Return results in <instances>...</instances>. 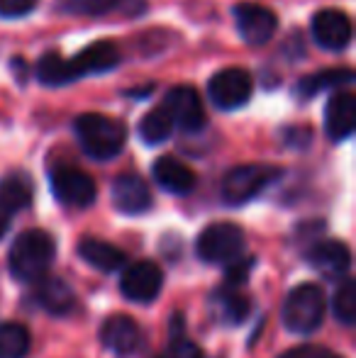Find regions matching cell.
Instances as JSON below:
<instances>
[{
    "label": "cell",
    "mask_w": 356,
    "mask_h": 358,
    "mask_svg": "<svg viewBox=\"0 0 356 358\" xmlns=\"http://www.w3.org/2000/svg\"><path fill=\"white\" fill-rule=\"evenodd\" d=\"M54 256H57V241L52 239V234L42 229L22 231L10 246V273L22 283H34L47 275Z\"/></svg>",
    "instance_id": "6da1fadb"
},
{
    "label": "cell",
    "mask_w": 356,
    "mask_h": 358,
    "mask_svg": "<svg viewBox=\"0 0 356 358\" xmlns=\"http://www.w3.org/2000/svg\"><path fill=\"white\" fill-rule=\"evenodd\" d=\"M76 129V139L81 144L83 154L90 156L93 161H110L124 149L127 142V129L122 122L115 117L98 113H88L76 117L73 122Z\"/></svg>",
    "instance_id": "7a4b0ae2"
},
{
    "label": "cell",
    "mask_w": 356,
    "mask_h": 358,
    "mask_svg": "<svg viewBox=\"0 0 356 358\" xmlns=\"http://www.w3.org/2000/svg\"><path fill=\"white\" fill-rule=\"evenodd\" d=\"M325 292L318 283L298 285L283 305V324L293 334H313L325 320Z\"/></svg>",
    "instance_id": "3957f363"
},
{
    "label": "cell",
    "mask_w": 356,
    "mask_h": 358,
    "mask_svg": "<svg viewBox=\"0 0 356 358\" xmlns=\"http://www.w3.org/2000/svg\"><path fill=\"white\" fill-rule=\"evenodd\" d=\"M278 176H280V169H276V166H264V164L237 166V169H232L222 178L220 195H222V200L227 205L237 208V205L249 203V200H254L259 193H264Z\"/></svg>",
    "instance_id": "277c9868"
},
{
    "label": "cell",
    "mask_w": 356,
    "mask_h": 358,
    "mask_svg": "<svg viewBox=\"0 0 356 358\" xmlns=\"http://www.w3.org/2000/svg\"><path fill=\"white\" fill-rule=\"evenodd\" d=\"M195 251L205 264H229L244 254V231L232 222H215L200 231Z\"/></svg>",
    "instance_id": "5b68a950"
},
{
    "label": "cell",
    "mask_w": 356,
    "mask_h": 358,
    "mask_svg": "<svg viewBox=\"0 0 356 358\" xmlns=\"http://www.w3.org/2000/svg\"><path fill=\"white\" fill-rule=\"evenodd\" d=\"M252 90H254V80L244 69H222L208 83L210 100L220 110L244 108L249 103V98H252Z\"/></svg>",
    "instance_id": "8992f818"
},
{
    "label": "cell",
    "mask_w": 356,
    "mask_h": 358,
    "mask_svg": "<svg viewBox=\"0 0 356 358\" xmlns=\"http://www.w3.org/2000/svg\"><path fill=\"white\" fill-rule=\"evenodd\" d=\"M52 190L54 198L69 208H88L98 193L93 178L71 166H59L52 171Z\"/></svg>",
    "instance_id": "52a82bcc"
},
{
    "label": "cell",
    "mask_w": 356,
    "mask_h": 358,
    "mask_svg": "<svg viewBox=\"0 0 356 358\" xmlns=\"http://www.w3.org/2000/svg\"><path fill=\"white\" fill-rule=\"evenodd\" d=\"M164 285V273L154 261H137L127 266L120 278V290L132 302H152L159 297Z\"/></svg>",
    "instance_id": "ba28073f"
},
{
    "label": "cell",
    "mask_w": 356,
    "mask_h": 358,
    "mask_svg": "<svg viewBox=\"0 0 356 358\" xmlns=\"http://www.w3.org/2000/svg\"><path fill=\"white\" fill-rule=\"evenodd\" d=\"M164 108L171 115L173 124H178L183 132H200L205 127L203 100H200L198 90L190 85H176L169 90Z\"/></svg>",
    "instance_id": "9c48e42d"
},
{
    "label": "cell",
    "mask_w": 356,
    "mask_h": 358,
    "mask_svg": "<svg viewBox=\"0 0 356 358\" xmlns=\"http://www.w3.org/2000/svg\"><path fill=\"white\" fill-rule=\"evenodd\" d=\"M234 20H237V32L252 47H262L276 34L278 20L269 8L257 3H239L234 8Z\"/></svg>",
    "instance_id": "30bf717a"
},
{
    "label": "cell",
    "mask_w": 356,
    "mask_h": 358,
    "mask_svg": "<svg viewBox=\"0 0 356 358\" xmlns=\"http://www.w3.org/2000/svg\"><path fill=\"white\" fill-rule=\"evenodd\" d=\"M313 37L322 49L339 52L352 42V20L342 10H320L313 17Z\"/></svg>",
    "instance_id": "8fae6325"
},
{
    "label": "cell",
    "mask_w": 356,
    "mask_h": 358,
    "mask_svg": "<svg viewBox=\"0 0 356 358\" xmlns=\"http://www.w3.org/2000/svg\"><path fill=\"white\" fill-rule=\"evenodd\" d=\"M305 259L325 278H334V280L344 278L349 273V268H352V254H349L347 244L337 239H325L313 244L308 249V254H305Z\"/></svg>",
    "instance_id": "7c38bea8"
},
{
    "label": "cell",
    "mask_w": 356,
    "mask_h": 358,
    "mask_svg": "<svg viewBox=\"0 0 356 358\" xmlns=\"http://www.w3.org/2000/svg\"><path fill=\"white\" fill-rule=\"evenodd\" d=\"M113 205L122 215H142L152 208V190L142 176L122 173L113 183Z\"/></svg>",
    "instance_id": "4fadbf2b"
},
{
    "label": "cell",
    "mask_w": 356,
    "mask_h": 358,
    "mask_svg": "<svg viewBox=\"0 0 356 358\" xmlns=\"http://www.w3.org/2000/svg\"><path fill=\"white\" fill-rule=\"evenodd\" d=\"M139 341H142V334H139V327L132 317H108L100 327V344L118 356L134 354L139 349Z\"/></svg>",
    "instance_id": "5bb4252c"
},
{
    "label": "cell",
    "mask_w": 356,
    "mask_h": 358,
    "mask_svg": "<svg viewBox=\"0 0 356 358\" xmlns=\"http://www.w3.org/2000/svg\"><path fill=\"white\" fill-rule=\"evenodd\" d=\"M356 129V100L352 93H334L325 108V132L332 142L352 137Z\"/></svg>",
    "instance_id": "9a60e30c"
},
{
    "label": "cell",
    "mask_w": 356,
    "mask_h": 358,
    "mask_svg": "<svg viewBox=\"0 0 356 358\" xmlns=\"http://www.w3.org/2000/svg\"><path fill=\"white\" fill-rule=\"evenodd\" d=\"M71 64V73H73V80L81 78V76H93V73H105L110 69H115L120 64V52L113 42H93L90 47L83 49L78 57L69 59Z\"/></svg>",
    "instance_id": "2e32d148"
},
{
    "label": "cell",
    "mask_w": 356,
    "mask_h": 358,
    "mask_svg": "<svg viewBox=\"0 0 356 358\" xmlns=\"http://www.w3.org/2000/svg\"><path fill=\"white\" fill-rule=\"evenodd\" d=\"M152 173L159 188H164L171 195H188L195 188V173L183 161L173 159V156H162V159L154 161Z\"/></svg>",
    "instance_id": "e0dca14e"
},
{
    "label": "cell",
    "mask_w": 356,
    "mask_h": 358,
    "mask_svg": "<svg viewBox=\"0 0 356 358\" xmlns=\"http://www.w3.org/2000/svg\"><path fill=\"white\" fill-rule=\"evenodd\" d=\"M34 283H37V287H34V300L49 315H69L76 307V295H73L69 283H64L62 278H47V275H42Z\"/></svg>",
    "instance_id": "ac0fdd59"
},
{
    "label": "cell",
    "mask_w": 356,
    "mask_h": 358,
    "mask_svg": "<svg viewBox=\"0 0 356 358\" xmlns=\"http://www.w3.org/2000/svg\"><path fill=\"white\" fill-rule=\"evenodd\" d=\"M78 256L86 264L93 266L95 271H103V273H113V271H120L127 264V254L124 251H120L110 241L95 239V236H86L78 244Z\"/></svg>",
    "instance_id": "d6986e66"
},
{
    "label": "cell",
    "mask_w": 356,
    "mask_h": 358,
    "mask_svg": "<svg viewBox=\"0 0 356 358\" xmlns=\"http://www.w3.org/2000/svg\"><path fill=\"white\" fill-rule=\"evenodd\" d=\"M210 310L213 317L222 324H239V322L247 320L249 310H252V302L247 295L239 292V287L225 285L222 290H218L210 300Z\"/></svg>",
    "instance_id": "ffe728a7"
},
{
    "label": "cell",
    "mask_w": 356,
    "mask_h": 358,
    "mask_svg": "<svg viewBox=\"0 0 356 358\" xmlns=\"http://www.w3.org/2000/svg\"><path fill=\"white\" fill-rule=\"evenodd\" d=\"M32 195H34V185L27 173L13 171V173L0 178V210H5L8 215H15L20 210L29 208Z\"/></svg>",
    "instance_id": "44dd1931"
},
{
    "label": "cell",
    "mask_w": 356,
    "mask_h": 358,
    "mask_svg": "<svg viewBox=\"0 0 356 358\" xmlns=\"http://www.w3.org/2000/svg\"><path fill=\"white\" fill-rule=\"evenodd\" d=\"M352 80H354L352 69H329V71L305 76V78L298 83V88H295V93H298L303 100H308V98H313V95L322 93V90L337 88V85L352 83Z\"/></svg>",
    "instance_id": "7402d4cb"
},
{
    "label": "cell",
    "mask_w": 356,
    "mask_h": 358,
    "mask_svg": "<svg viewBox=\"0 0 356 358\" xmlns=\"http://www.w3.org/2000/svg\"><path fill=\"white\" fill-rule=\"evenodd\" d=\"M173 132V120L166 113V108H154L139 122V137L144 139V144L157 146L162 142H166Z\"/></svg>",
    "instance_id": "603a6c76"
},
{
    "label": "cell",
    "mask_w": 356,
    "mask_h": 358,
    "mask_svg": "<svg viewBox=\"0 0 356 358\" xmlns=\"http://www.w3.org/2000/svg\"><path fill=\"white\" fill-rule=\"evenodd\" d=\"M29 331L17 322L0 324V358H24L29 354Z\"/></svg>",
    "instance_id": "cb8c5ba5"
},
{
    "label": "cell",
    "mask_w": 356,
    "mask_h": 358,
    "mask_svg": "<svg viewBox=\"0 0 356 358\" xmlns=\"http://www.w3.org/2000/svg\"><path fill=\"white\" fill-rule=\"evenodd\" d=\"M37 76L44 85H66L73 83V73H71V64L69 59H64L62 54L49 52L39 59L37 64Z\"/></svg>",
    "instance_id": "d4e9b609"
},
{
    "label": "cell",
    "mask_w": 356,
    "mask_h": 358,
    "mask_svg": "<svg viewBox=\"0 0 356 358\" xmlns=\"http://www.w3.org/2000/svg\"><path fill=\"white\" fill-rule=\"evenodd\" d=\"M332 312L339 324H344V327H352L356 322V283L352 278L342 280L337 290H334Z\"/></svg>",
    "instance_id": "484cf974"
},
{
    "label": "cell",
    "mask_w": 356,
    "mask_h": 358,
    "mask_svg": "<svg viewBox=\"0 0 356 358\" xmlns=\"http://www.w3.org/2000/svg\"><path fill=\"white\" fill-rule=\"evenodd\" d=\"M127 0H62V10L83 17H100L113 10H122Z\"/></svg>",
    "instance_id": "4316f807"
},
{
    "label": "cell",
    "mask_w": 356,
    "mask_h": 358,
    "mask_svg": "<svg viewBox=\"0 0 356 358\" xmlns=\"http://www.w3.org/2000/svg\"><path fill=\"white\" fill-rule=\"evenodd\" d=\"M254 264H257V261H254L252 256H247V259H244V256H239V259L229 261L227 273H225V285H229V287L244 285V283H247V278H249V273H252Z\"/></svg>",
    "instance_id": "83f0119b"
},
{
    "label": "cell",
    "mask_w": 356,
    "mask_h": 358,
    "mask_svg": "<svg viewBox=\"0 0 356 358\" xmlns=\"http://www.w3.org/2000/svg\"><path fill=\"white\" fill-rule=\"evenodd\" d=\"M157 358H203V351L188 339H173Z\"/></svg>",
    "instance_id": "f1b7e54d"
},
{
    "label": "cell",
    "mask_w": 356,
    "mask_h": 358,
    "mask_svg": "<svg viewBox=\"0 0 356 358\" xmlns=\"http://www.w3.org/2000/svg\"><path fill=\"white\" fill-rule=\"evenodd\" d=\"M37 0H0V17H24L27 13H32Z\"/></svg>",
    "instance_id": "f546056e"
},
{
    "label": "cell",
    "mask_w": 356,
    "mask_h": 358,
    "mask_svg": "<svg viewBox=\"0 0 356 358\" xmlns=\"http://www.w3.org/2000/svg\"><path fill=\"white\" fill-rule=\"evenodd\" d=\"M320 351L318 349H313V346H298V349H290V351H285L283 356H278V358H315Z\"/></svg>",
    "instance_id": "4dcf8cb0"
},
{
    "label": "cell",
    "mask_w": 356,
    "mask_h": 358,
    "mask_svg": "<svg viewBox=\"0 0 356 358\" xmlns=\"http://www.w3.org/2000/svg\"><path fill=\"white\" fill-rule=\"evenodd\" d=\"M8 229H10V215L5 210H0V239L8 234Z\"/></svg>",
    "instance_id": "1f68e13d"
},
{
    "label": "cell",
    "mask_w": 356,
    "mask_h": 358,
    "mask_svg": "<svg viewBox=\"0 0 356 358\" xmlns=\"http://www.w3.org/2000/svg\"><path fill=\"white\" fill-rule=\"evenodd\" d=\"M315 358H342V356H337V354H329V351H320Z\"/></svg>",
    "instance_id": "d6a6232c"
}]
</instances>
